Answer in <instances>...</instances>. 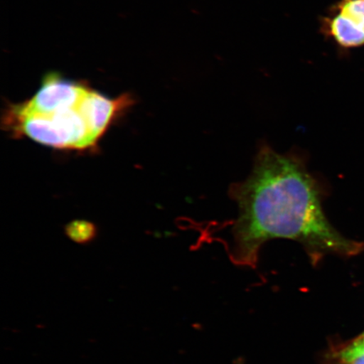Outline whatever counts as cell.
Masks as SVG:
<instances>
[{
  "instance_id": "6da1fadb",
  "label": "cell",
  "mask_w": 364,
  "mask_h": 364,
  "mask_svg": "<svg viewBox=\"0 0 364 364\" xmlns=\"http://www.w3.org/2000/svg\"><path fill=\"white\" fill-rule=\"evenodd\" d=\"M230 197L238 208L230 247L236 265L256 267L262 245L274 239L301 245L313 265L328 254L350 257L361 250L331 225L321 184L297 151L281 154L262 144L247 178L230 186Z\"/></svg>"
},
{
  "instance_id": "52a82bcc",
  "label": "cell",
  "mask_w": 364,
  "mask_h": 364,
  "mask_svg": "<svg viewBox=\"0 0 364 364\" xmlns=\"http://www.w3.org/2000/svg\"><path fill=\"white\" fill-rule=\"evenodd\" d=\"M336 11L364 31V0H341Z\"/></svg>"
},
{
  "instance_id": "5b68a950",
  "label": "cell",
  "mask_w": 364,
  "mask_h": 364,
  "mask_svg": "<svg viewBox=\"0 0 364 364\" xmlns=\"http://www.w3.org/2000/svg\"><path fill=\"white\" fill-rule=\"evenodd\" d=\"M324 27L326 33L341 47L357 48L364 44V31L338 12L326 19Z\"/></svg>"
},
{
  "instance_id": "8992f818",
  "label": "cell",
  "mask_w": 364,
  "mask_h": 364,
  "mask_svg": "<svg viewBox=\"0 0 364 364\" xmlns=\"http://www.w3.org/2000/svg\"><path fill=\"white\" fill-rule=\"evenodd\" d=\"M326 359L328 364H364V347L352 340L330 350Z\"/></svg>"
},
{
  "instance_id": "9c48e42d",
  "label": "cell",
  "mask_w": 364,
  "mask_h": 364,
  "mask_svg": "<svg viewBox=\"0 0 364 364\" xmlns=\"http://www.w3.org/2000/svg\"><path fill=\"white\" fill-rule=\"evenodd\" d=\"M363 333H364V332H363Z\"/></svg>"
},
{
  "instance_id": "7a4b0ae2",
  "label": "cell",
  "mask_w": 364,
  "mask_h": 364,
  "mask_svg": "<svg viewBox=\"0 0 364 364\" xmlns=\"http://www.w3.org/2000/svg\"><path fill=\"white\" fill-rule=\"evenodd\" d=\"M3 122L13 135H25L54 149H87L94 148L98 142L79 106L42 115L22 112L13 105L4 114Z\"/></svg>"
},
{
  "instance_id": "3957f363",
  "label": "cell",
  "mask_w": 364,
  "mask_h": 364,
  "mask_svg": "<svg viewBox=\"0 0 364 364\" xmlns=\"http://www.w3.org/2000/svg\"><path fill=\"white\" fill-rule=\"evenodd\" d=\"M88 90L85 86L63 80L60 75L52 73L45 76L42 87L33 99L15 107L22 112L48 115L63 109L78 107Z\"/></svg>"
},
{
  "instance_id": "ba28073f",
  "label": "cell",
  "mask_w": 364,
  "mask_h": 364,
  "mask_svg": "<svg viewBox=\"0 0 364 364\" xmlns=\"http://www.w3.org/2000/svg\"><path fill=\"white\" fill-rule=\"evenodd\" d=\"M67 235L77 243H86L94 238L95 226L90 223L75 221L67 227Z\"/></svg>"
},
{
  "instance_id": "277c9868",
  "label": "cell",
  "mask_w": 364,
  "mask_h": 364,
  "mask_svg": "<svg viewBox=\"0 0 364 364\" xmlns=\"http://www.w3.org/2000/svg\"><path fill=\"white\" fill-rule=\"evenodd\" d=\"M134 103L129 95L109 99L97 91L88 90L79 105L89 129L98 141L121 112Z\"/></svg>"
}]
</instances>
